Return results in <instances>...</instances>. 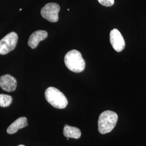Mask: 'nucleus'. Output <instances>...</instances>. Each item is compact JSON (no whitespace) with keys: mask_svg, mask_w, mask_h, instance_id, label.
I'll list each match as a JSON object with an SVG mask.
<instances>
[{"mask_svg":"<svg viewBox=\"0 0 146 146\" xmlns=\"http://www.w3.org/2000/svg\"><path fill=\"white\" fill-rule=\"evenodd\" d=\"M64 63L66 67L74 73H81L86 67V63L81 53L74 49L67 52L64 56Z\"/></svg>","mask_w":146,"mask_h":146,"instance_id":"f257e3e1","label":"nucleus"},{"mask_svg":"<svg viewBox=\"0 0 146 146\" xmlns=\"http://www.w3.org/2000/svg\"><path fill=\"white\" fill-rule=\"evenodd\" d=\"M118 120V115L113 111L102 112L98 120V131L101 134L108 133L115 128Z\"/></svg>","mask_w":146,"mask_h":146,"instance_id":"f03ea898","label":"nucleus"},{"mask_svg":"<svg viewBox=\"0 0 146 146\" xmlns=\"http://www.w3.org/2000/svg\"><path fill=\"white\" fill-rule=\"evenodd\" d=\"M45 98L48 102L58 109H64L68 105L67 98L58 89L50 87L45 91Z\"/></svg>","mask_w":146,"mask_h":146,"instance_id":"7ed1b4c3","label":"nucleus"},{"mask_svg":"<svg viewBox=\"0 0 146 146\" xmlns=\"http://www.w3.org/2000/svg\"><path fill=\"white\" fill-rule=\"evenodd\" d=\"M18 35L15 32L8 34L0 41V55H5L13 51L17 45Z\"/></svg>","mask_w":146,"mask_h":146,"instance_id":"20e7f679","label":"nucleus"},{"mask_svg":"<svg viewBox=\"0 0 146 146\" xmlns=\"http://www.w3.org/2000/svg\"><path fill=\"white\" fill-rule=\"evenodd\" d=\"M60 7L56 3H48L44 5L41 11L42 17L50 22L58 21V13Z\"/></svg>","mask_w":146,"mask_h":146,"instance_id":"39448f33","label":"nucleus"},{"mask_svg":"<svg viewBox=\"0 0 146 146\" xmlns=\"http://www.w3.org/2000/svg\"><path fill=\"white\" fill-rule=\"evenodd\" d=\"M110 42L114 49L117 52H122L125 48L123 37L117 29H113L110 33Z\"/></svg>","mask_w":146,"mask_h":146,"instance_id":"423d86ee","label":"nucleus"},{"mask_svg":"<svg viewBox=\"0 0 146 146\" xmlns=\"http://www.w3.org/2000/svg\"><path fill=\"white\" fill-rule=\"evenodd\" d=\"M0 87L6 92H14L17 87V80L9 74L2 75L0 77Z\"/></svg>","mask_w":146,"mask_h":146,"instance_id":"0eeeda50","label":"nucleus"},{"mask_svg":"<svg viewBox=\"0 0 146 146\" xmlns=\"http://www.w3.org/2000/svg\"><path fill=\"white\" fill-rule=\"evenodd\" d=\"M48 36V33L45 31H37L31 34L28 41V46L31 49H35L40 41L45 40Z\"/></svg>","mask_w":146,"mask_h":146,"instance_id":"6e6552de","label":"nucleus"},{"mask_svg":"<svg viewBox=\"0 0 146 146\" xmlns=\"http://www.w3.org/2000/svg\"><path fill=\"white\" fill-rule=\"evenodd\" d=\"M28 125L27 119L26 117H21L13 122L8 128L7 131L9 134H13L19 129L27 127Z\"/></svg>","mask_w":146,"mask_h":146,"instance_id":"1a4fd4ad","label":"nucleus"},{"mask_svg":"<svg viewBox=\"0 0 146 146\" xmlns=\"http://www.w3.org/2000/svg\"><path fill=\"white\" fill-rule=\"evenodd\" d=\"M63 134L67 137L78 139L81 136V132L77 127L66 125L63 129Z\"/></svg>","mask_w":146,"mask_h":146,"instance_id":"9d476101","label":"nucleus"},{"mask_svg":"<svg viewBox=\"0 0 146 146\" xmlns=\"http://www.w3.org/2000/svg\"><path fill=\"white\" fill-rule=\"evenodd\" d=\"M13 98L11 95L6 94H0V107H7L12 103Z\"/></svg>","mask_w":146,"mask_h":146,"instance_id":"9b49d317","label":"nucleus"},{"mask_svg":"<svg viewBox=\"0 0 146 146\" xmlns=\"http://www.w3.org/2000/svg\"><path fill=\"white\" fill-rule=\"evenodd\" d=\"M101 5L106 7H110L114 4V0H98Z\"/></svg>","mask_w":146,"mask_h":146,"instance_id":"f8f14e48","label":"nucleus"},{"mask_svg":"<svg viewBox=\"0 0 146 146\" xmlns=\"http://www.w3.org/2000/svg\"><path fill=\"white\" fill-rule=\"evenodd\" d=\"M25 146V145H19V146Z\"/></svg>","mask_w":146,"mask_h":146,"instance_id":"ddd939ff","label":"nucleus"},{"mask_svg":"<svg viewBox=\"0 0 146 146\" xmlns=\"http://www.w3.org/2000/svg\"><path fill=\"white\" fill-rule=\"evenodd\" d=\"M67 140H69V137H67Z\"/></svg>","mask_w":146,"mask_h":146,"instance_id":"4468645a","label":"nucleus"}]
</instances>
